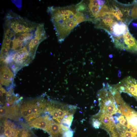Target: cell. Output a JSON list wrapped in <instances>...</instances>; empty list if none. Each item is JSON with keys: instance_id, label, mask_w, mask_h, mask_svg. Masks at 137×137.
I'll list each match as a JSON object with an SVG mask.
<instances>
[{"instance_id": "1", "label": "cell", "mask_w": 137, "mask_h": 137, "mask_svg": "<svg viewBox=\"0 0 137 137\" xmlns=\"http://www.w3.org/2000/svg\"><path fill=\"white\" fill-rule=\"evenodd\" d=\"M1 47L8 52L2 60L22 54L33 58L38 46L47 37L44 25L31 21L15 13L6 15Z\"/></svg>"}, {"instance_id": "2", "label": "cell", "mask_w": 137, "mask_h": 137, "mask_svg": "<svg viewBox=\"0 0 137 137\" xmlns=\"http://www.w3.org/2000/svg\"><path fill=\"white\" fill-rule=\"evenodd\" d=\"M47 12L60 43L63 42L79 24L87 21L83 14L77 9L75 5L50 7Z\"/></svg>"}, {"instance_id": "3", "label": "cell", "mask_w": 137, "mask_h": 137, "mask_svg": "<svg viewBox=\"0 0 137 137\" xmlns=\"http://www.w3.org/2000/svg\"><path fill=\"white\" fill-rule=\"evenodd\" d=\"M48 101L41 98L29 99L19 105L20 114L27 122H30L45 113Z\"/></svg>"}, {"instance_id": "4", "label": "cell", "mask_w": 137, "mask_h": 137, "mask_svg": "<svg viewBox=\"0 0 137 137\" xmlns=\"http://www.w3.org/2000/svg\"><path fill=\"white\" fill-rule=\"evenodd\" d=\"M103 87L98 94L100 110L105 114L112 115L121 113L115 100L111 91L110 85L108 83H104Z\"/></svg>"}, {"instance_id": "5", "label": "cell", "mask_w": 137, "mask_h": 137, "mask_svg": "<svg viewBox=\"0 0 137 137\" xmlns=\"http://www.w3.org/2000/svg\"><path fill=\"white\" fill-rule=\"evenodd\" d=\"M111 38L116 48L137 54V41L130 33L128 30L121 36L112 37Z\"/></svg>"}, {"instance_id": "6", "label": "cell", "mask_w": 137, "mask_h": 137, "mask_svg": "<svg viewBox=\"0 0 137 137\" xmlns=\"http://www.w3.org/2000/svg\"><path fill=\"white\" fill-rule=\"evenodd\" d=\"M93 117L97 119L101 122L100 127L106 130L111 135L114 131L116 125L113 117L107 114L100 110L99 112Z\"/></svg>"}, {"instance_id": "7", "label": "cell", "mask_w": 137, "mask_h": 137, "mask_svg": "<svg viewBox=\"0 0 137 137\" xmlns=\"http://www.w3.org/2000/svg\"><path fill=\"white\" fill-rule=\"evenodd\" d=\"M28 122L30 127L41 129L48 132L51 124L55 122L47 113Z\"/></svg>"}, {"instance_id": "8", "label": "cell", "mask_w": 137, "mask_h": 137, "mask_svg": "<svg viewBox=\"0 0 137 137\" xmlns=\"http://www.w3.org/2000/svg\"><path fill=\"white\" fill-rule=\"evenodd\" d=\"M18 103L12 106L5 105L0 108L1 119L9 118L12 119H15L21 115L18 112L19 105Z\"/></svg>"}, {"instance_id": "9", "label": "cell", "mask_w": 137, "mask_h": 137, "mask_svg": "<svg viewBox=\"0 0 137 137\" xmlns=\"http://www.w3.org/2000/svg\"><path fill=\"white\" fill-rule=\"evenodd\" d=\"M128 30L127 26L122 22H115L107 32L111 37H118L122 35Z\"/></svg>"}, {"instance_id": "10", "label": "cell", "mask_w": 137, "mask_h": 137, "mask_svg": "<svg viewBox=\"0 0 137 137\" xmlns=\"http://www.w3.org/2000/svg\"><path fill=\"white\" fill-rule=\"evenodd\" d=\"M0 71V82L1 85L8 87L12 82L13 74L9 68L4 65L1 67Z\"/></svg>"}, {"instance_id": "11", "label": "cell", "mask_w": 137, "mask_h": 137, "mask_svg": "<svg viewBox=\"0 0 137 137\" xmlns=\"http://www.w3.org/2000/svg\"><path fill=\"white\" fill-rule=\"evenodd\" d=\"M64 132L60 124L54 122L50 126L48 133L51 137H62Z\"/></svg>"}, {"instance_id": "12", "label": "cell", "mask_w": 137, "mask_h": 137, "mask_svg": "<svg viewBox=\"0 0 137 137\" xmlns=\"http://www.w3.org/2000/svg\"><path fill=\"white\" fill-rule=\"evenodd\" d=\"M73 118V114L68 115L63 118L60 124L64 132L70 130Z\"/></svg>"}, {"instance_id": "13", "label": "cell", "mask_w": 137, "mask_h": 137, "mask_svg": "<svg viewBox=\"0 0 137 137\" xmlns=\"http://www.w3.org/2000/svg\"><path fill=\"white\" fill-rule=\"evenodd\" d=\"M126 118L128 123L137 128V112L133 110Z\"/></svg>"}, {"instance_id": "14", "label": "cell", "mask_w": 137, "mask_h": 137, "mask_svg": "<svg viewBox=\"0 0 137 137\" xmlns=\"http://www.w3.org/2000/svg\"><path fill=\"white\" fill-rule=\"evenodd\" d=\"M18 137H38L33 131L28 128L24 127L21 128Z\"/></svg>"}, {"instance_id": "15", "label": "cell", "mask_w": 137, "mask_h": 137, "mask_svg": "<svg viewBox=\"0 0 137 137\" xmlns=\"http://www.w3.org/2000/svg\"><path fill=\"white\" fill-rule=\"evenodd\" d=\"M110 8L111 14L114 16L118 20L121 21H124V19L123 18V14L120 9L116 7L115 8L112 7Z\"/></svg>"}, {"instance_id": "16", "label": "cell", "mask_w": 137, "mask_h": 137, "mask_svg": "<svg viewBox=\"0 0 137 137\" xmlns=\"http://www.w3.org/2000/svg\"><path fill=\"white\" fill-rule=\"evenodd\" d=\"M118 133L119 137H137L130 132L127 128L118 132Z\"/></svg>"}, {"instance_id": "17", "label": "cell", "mask_w": 137, "mask_h": 137, "mask_svg": "<svg viewBox=\"0 0 137 137\" xmlns=\"http://www.w3.org/2000/svg\"><path fill=\"white\" fill-rule=\"evenodd\" d=\"M91 123L93 127L95 129H98L100 127L101 124L97 118L93 117L91 119Z\"/></svg>"}, {"instance_id": "18", "label": "cell", "mask_w": 137, "mask_h": 137, "mask_svg": "<svg viewBox=\"0 0 137 137\" xmlns=\"http://www.w3.org/2000/svg\"><path fill=\"white\" fill-rule=\"evenodd\" d=\"M117 119L121 124L127 127L128 125L127 121L123 115H121L118 117Z\"/></svg>"}, {"instance_id": "19", "label": "cell", "mask_w": 137, "mask_h": 137, "mask_svg": "<svg viewBox=\"0 0 137 137\" xmlns=\"http://www.w3.org/2000/svg\"><path fill=\"white\" fill-rule=\"evenodd\" d=\"M73 131L69 130L64 132L62 137H73Z\"/></svg>"}, {"instance_id": "20", "label": "cell", "mask_w": 137, "mask_h": 137, "mask_svg": "<svg viewBox=\"0 0 137 137\" xmlns=\"http://www.w3.org/2000/svg\"><path fill=\"white\" fill-rule=\"evenodd\" d=\"M131 16L133 19L137 18V7H134L131 10Z\"/></svg>"}, {"instance_id": "21", "label": "cell", "mask_w": 137, "mask_h": 137, "mask_svg": "<svg viewBox=\"0 0 137 137\" xmlns=\"http://www.w3.org/2000/svg\"><path fill=\"white\" fill-rule=\"evenodd\" d=\"M134 97L137 100V82L136 85V88L135 90V94Z\"/></svg>"}]
</instances>
